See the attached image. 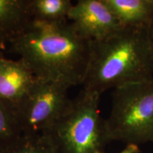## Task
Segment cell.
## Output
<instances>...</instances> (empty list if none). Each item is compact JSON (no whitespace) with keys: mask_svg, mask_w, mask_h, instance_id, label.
Segmentation results:
<instances>
[{"mask_svg":"<svg viewBox=\"0 0 153 153\" xmlns=\"http://www.w3.org/2000/svg\"><path fill=\"white\" fill-rule=\"evenodd\" d=\"M153 79V45L148 28L123 27L92 41L84 90L101 96L111 88Z\"/></svg>","mask_w":153,"mask_h":153,"instance_id":"cell-2","label":"cell"},{"mask_svg":"<svg viewBox=\"0 0 153 153\" xmlns=\"http://www.w3.org/2000/svg\"><path fill=\"white\" fill-rule=\"evenodd\" d=\"M140 149L138 145L134 144H128L126 145V147L123 149L121 152L118 153H139ZM97 153H104L103 152H99Z\"/></svg>","mask_w":153,"mask_h":153,"instance_id":"cell-13","label":"cell"},{"mask_svg":"<svg viewBox=\"0 0 153 153\" xmlns=\"http://www.w3.org/2000/svg\"><path fill=\"white\" fill-rule=\"evenodd\" d=\"M38 80L82 85L91 54L92 41L80 36L71 22L45 24L31 22L10 42Z\"/></svg>","mask_w":153,"mask_h":153,"instance_id":"cell-1","label":"cell"},{"mask_svg":"<svg viewBox=\"0 0 153 153\" xmlns=\"http://www.w3.org/2000/svg\"><path fill=\"white\" fill-rule=\"evenodd\" d=\"M3 57H4V54H3V52H2V49L0 48V60H1V59H2Z\"/></svg>","mask_w":153,"mask_h":153,"instance_id":"cell-15","label":"cell"},{"mask_svg":"<svg viewBox=\"0 0 153 153\" xmlns=\"http://www.w3.org/2000/svg\"><path fill=\"white\" fill-rule=\"evenodd\" d=\"M104 1L122 28H148L153 17V0Z\"/></svg>","mask_w":153,"mask_h":153,"instance_id":"cell-9","label":"cell"},{"mask_svg":"<svg viewBox=\"0 0 153 153\" xmlns=\"http://www.w3.org/2000/svg\"><path fill=\"white\" fill-rule=\"evenodd\" d=\"M148 33H149V36H150V38L153 45V17L150 25H149L148 26Z\"/></svg>","mask_w":153,"mask_h":153,"instance_id":"cell-14","label":"cell"},{"mask_svg":"<svg viewBox=\"0 0 153 153\" xmlns=\"http://www.w3.org/2000/svg\"><path fill=\"white\" fill-rule=\"evenodd\" d=\"M22 137L14 110L0 101V153H7Z\"/></svg>","mask_w":153,"mask_h":153,"instance_id":"cell-11","label":"cell"},{"mask_svg":"<svg viewBox=\"0 0 153 153\" xmlns=\"http://www.w3.org/2000/svg\"><path fill=\"white\" fill-rule=\"evenodd\" d=\"M70 88L59 82L38 80L14 111L22 135H39L49 128L72 102Z\"/></svg>","mask_w":153,"mask_h":153,"instance_id":"cell-5","label":"cell"},{"mask_svg":"<svg viewBox=\"0 0 153 153\" xmlns=\"http://www.w3.org/2000/svg\"><path fill=\"white\" fill-rule=\"evenodd\" d=\"M75 31L91 41H99L121 28L119 22L104 0H79L68 14Z\"/></svg>","mask_w":153,"mask_h":153,"instance_id":"cell-6","label":"cell"},{"mask_svg":"<svg viewBox=\"0 0 153 153\" xmlns=\"http://www.w3.org/2000/svg\"><path fill=\"white\" fill-rule=\"evenodd\" d=\"M31 22L29 0H0V48L4 49Z\"/></svg>","mask_w":153,"mask_h":153,"instance_id":"cell-8","label":"cell"},{"mask_svg":"<svg viewBox=\"0 0 153 153\" xmlns=\"http://www.w3.org/2000/svg\"><path fill=\"white\" fill-rule=\"evenodd\" d=\"M73 4L70 0H29L32 22L45 24L68 22V14Z\"/></svg>","mask_w":153,"mask_h":153,"instance_id":"cell-10","label":"cell"},{"mask_svg":"<svg viewBox=\"0 0 153 153\" xmlns=\"http://www.w3.org/2000/svg\"><path fill=\"white\" fill-rule=\"evenodd\" d=\"M105 124L109 141L153 142V79L114 89Z\"/></svg>","mask_w":153,"mask_h":153,"instance_id":"cell-4","label":"cell"},{"mask_svg":"<svg viewBox=\"0 0 153 153\" xmlns=\"http://www.w3.org/2000/svg\"><path fill=\"white\" fill-rule=\"evenodd\" d=\"M101 96L82 89L65 111L42 135L55 153H97L110 142L99 108Z\"/></svg>","mask_w":153,"mask_h":153,"instance_id":"cell-3","label":"cell"},{"mask_svg":"<svg viewBox=\"0 0 153 153\" xmlns=\"http://www.w3.org/2000/svg\"><path fill=\"white\" fill-rule=\"evenodd\" d=\"M7 153H55L52 145L42 134L22 135Z\"/></svg>","mask_w":153,"mask_h":153,"instance_id":"cell-12","label":"cell"},{"mask_svg":"<svg viewBox=\"0 0 153 153\" xmlns=\"http://www.w3.org/2000/svg\"><path fill=\"white\" fill-rule=\"evenodd\" d=\"M38 81L24 60H0V101L16 110Z\"/></svg>","mask_w":153,"mask_h":153,"instance_id":"cell-7","label":"cell"}]
</instances>
